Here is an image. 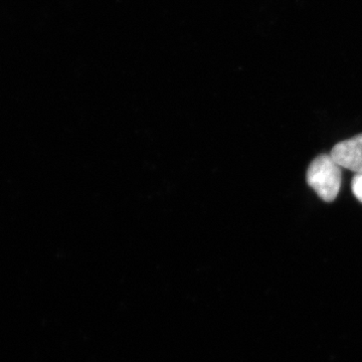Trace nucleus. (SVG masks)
<instances>
[{"mask_svg":"<svg viewBox=\"0 0 362 362\" xmlns=\"http://www.w3.org/2000/svg\"><path fill=\"white\" fill-rule=\"evenodd\" d=\"M351 189L354 197L362 204V173L354 175L351 181Z\"/></svg>","mask_w":362,"mask_h":362,"instance_id":"nucleus-3","label":"nucleus"},{"mask_svg":"<svg viewBox=\"0 0 362 362\" xmlns=\"http://www.w3.org/2000/svg\"><path fill=\"white\" fill-rule=\"evenodd\" d=\"M330 156L341 168L349 169L356 175L362 173V134L337 143Z\"/></svg>","mask_w":362,"mask_h":362,"instance_id":"nucleus-2","label":"nucleus"},{"mask_svg":"<svg viewBox=\"0 0 362 362\" xmlns=\"http://www.w3.org/2000/svg\"><path fill=\"white\" fill-rule=\"evenodd\" d=\"M309 187L324 202L337 199L342 182V168L333 160L330 154L319 156L311 162L306 175Z\"/></svg>","mask_w":362,"mask_h":362,"instance_id":"nucleus-1","label":"nucleus"}]
</instances>
